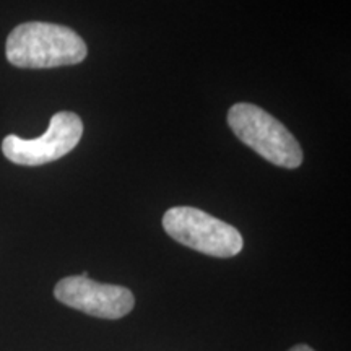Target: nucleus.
Instances as JSON below:
<instances>
[{"mask_svg": "<svg viewBox=\"0 0 351 351\" xmlns=\"http://www.w3.org/2000/svg\"><path fill=\"white\" fill-rule=\"evenodd\" d=\"M228 124L241 142L280 168L296 169L302 163L298 140L274 116L251 103H238L228 111Z\"/></svg>", "mask_w": 351, "mask_h": 351, "instance_id": "2", "label": "nucleus"}, {"mask_svg": "<svg viewBox=\"0 0 351 351\" xmlns=\"http://www.w3.org/2000/svg\"><path fill=\"white\" fill-rule=\"evenodd\" d=\"M83 135V122L75 112L60 111L51 117L46 134L33 140L7 135L2 152L20 166H41L59 160L73 150Z\"/></svg>", "mask_w": 351, "mask_h": 351, "instance_id": "4", "label": "nucleus"}, {"mask_svg": "<svg viewBox=\"0 0 351 351\" xmlns=\"http://www.w3.org/2000/svg\"><path fill=\"white\" fill-rule=\"evenodd\" d=\"M163 228L179 244L210 257H234L244 247L243 236L234 226L194 207L169 208Z\"/></svg>", "mask_w": 351, "mask_h": 351, "instance_id": "3", "label": "nucleus"}, {"mask_svg": "<svg viewBox=\"0 0 351 351\" xmlns=\"http://www.w3.org/2000/svg\"><path fill=\"white\" fill-rule=\"evenodd\" d=\"M86 44L72 28L44 21L19 25L8 34L7 60L20 69H52L85 60Z\"/></svg>", "mask_w": 351, "mask_h": 351, "instance_id": "1", "label": "nucleus"}, {"mask_svg": "<svg viewBox=\"0 0 351 351\" xmlns=\"http://www.w3.org/2000/svg\"><path fill=\"white\" fill-rule=\"evenodd\" d=\"M54 296L62 304L98 319H122L135 306V296L129 288L98 283L86 274L60 280Z\"/></svg>", "mask_w": 351, "mask_h": 351, "instance_id": "5", "label": "nucleus"}, {"mask_svg": "<svg viewBox=\"0 0 351 351\" xmlns=\"http://www.w3.org/2000/svg\"><path fill=\"white\" fill-rule=\"evenodd\" d=\"M288 351H314V350L307 345H296L293 346V348H289Z\"/></svg>", "mask_w": 351, "mask_h": 351, "instance_id": "6", "label": "nucleus"}]
</instances>
